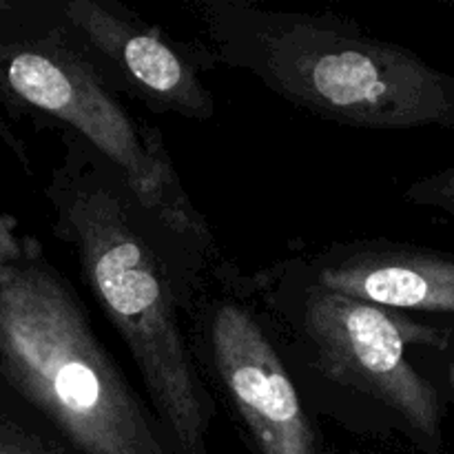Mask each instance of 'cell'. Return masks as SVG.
<instances>
[{
  "label": "cell",
  "instance_id": "cell-1",
  "mask_svg": "<svg viewBox=\"0 0 454 454\" xmlns=\"http://www.w3.org/2000/svg\"><path fill=\"white\" fill-rule=\"evenodd\" d=\"M44 198L53 235L71 248L84 286L127 346L176 454H208L217 403L186 319L204 273L186 264L124 177L74 133L62 131Z\"/></svg>",
  "mask_w": 454,
  "mask_h": 454
},
{
  "label": "cell",
  "instance_id": "cell-2",
  "mask_svg": "<svg viewBox=\"0 0 454 454\" xmlns=\"http://www.w3.org/2000/svg\"><path fill=\"white\" fill-rule=\"evenodd\" d=\"M213 67L251 74L297 109L353 129H454V75L328 12L195 0Z\"/></svg>",
  "mask_w": 454,
  "mask_h": 454
},
{
  "label": "cell",
  "instance_id": "cell-3",
  "mask_svg": "<svg viewBox=\"0 0 454 454\" xmlns=\"http://www.w3.org/2000/svg\"><path fill=\"white\" fill-rule=\"evenodd\" d=\"M0 390L78 454H176L44 247L0 215Z\"/></svg>",
  "mask_w": 454,
  "mask_h": 454
},
{
  "label": "cell",
  "instance_id": "cell-4",
  "mask_svg": "<svg viewBox=\"0 0 454 454\" xmlns=\"http://www.w3.org/2000/svg\"><path fill=\"white\" fill-rule=\"evenodd\" d=\"M251 279L319 419L442 454L446 403L411 362V315L324 286L297 255L253 270Z\"/></svg>",
  "mask_w": 454,
  "mask_h": 454
},
{
  "label": "cell",
  "instance_id": "cell-5",
  "mask_svg": "<svg viewBox=\"0 0 454 454\" xmlns=\"http://www.w3.org/2000/svg\"><path fill=\"white\" fill-rule=\"evenodd\" d=\"M0 91L98 151L186 264L198 273L211 269L220 257L213 229L186 193L160 129L137 118L51 27L38 20L35 29L4 38Z\"/></svg>",
  "mask_w": 454,
  "mask_h": 454
},
{
  "label": "cell",
  "instance_id": "cell-6",
  "mask_svg": "<svg viewBox=\"0 0 454 454\" xmlns=\"http://www.w3.org/2000/svg\"><path fill=\"white\" fill-rule=\"evenodd\" d=\"M186 319L204 384L251 454H337L284 357L251 273L217 257Z\"/></svg>",
  "mask_w": 454,
  "mask_h": 454
},
{
  "label": "cell",
  "instance_id": "cell-7",
  "mask_svg": "<svg viewBox=\"0 0 454 454\" xmlns=\"http://www.w3.org/2000/svg\"><path fill=\"white\" fill-rule=\"evenodd\" d=\"M51 27L118 96L191 122L215 118L204 82L213 67L202 44H186L114 0H58L38 7Z\"/></svg>",
  "mask_w": 454,
  "mask_h": 454
},
{
  "label": "cell",
  "instance_id": "cell-8",
  "mask_svg": "<svg viewBox=\"0 0 454 454\" xmlns=\"http://www.w3.org/2000/svg\"><path fill=\"white\" fill-rule=\"evenodd\" d=\"M297 257L341 295L395 313L454 319V253L395 239H350Z\"/></svg>",
  "mask_w": 454,
  "mask_h": 454
},
{
  "label": "cell",
  "instance_id": "cell-9",
  "mask_svg": "<svg viewBox=\"0 0 454 454\" xmlns=\"http://www.w3.org/2000/svg\"><path fill=\"white\" fill-rule=\"evenodd\" d=\"M408 355L417 371L434 386L446 408L454 406V319L411 315Z\"/></svg>",
  "mask_w": 454,
  "mask_h": 454
},
{
  "label": "cell",
  "instance_id": "cell-10",
  "mask_svg": "<svg viewBox=\"0 0 454 454\" xmlns=\"http://www.w3.org/2000/svg\"><path fill=\"white\" fill-rule=\"evenodd\" d=\"M0 454H78L44 421L0 390Z\"/></svg>",
  "mask_w": 454,
  "mask_h": 454
},
{
  "label": "cell",
  "instance_id": "cell-11",
  "mask_svg": "<svg viewBox=\"0 0 454 454\" xmlns=\"http://www.w3.org/2000/svg\"><path fill=\"white\" fill-rule=\"evenodd\" d=\"M403 200L411 207L454 217V164L411 182L403 189Z\"/></svg>",
  "mask_w": 454,
  "mask_h": 454
},
{
  "label": "cell",
  "instance_id": "cell-12",
  "mask_svg": "<svg viewBox=\"0 0 454 454\" xmlns=\"http://www.w3.org/2000/svg\"><path fill=\"white\" fill-rule=\"evenodd\" d=\"M3 43H4V35H3V31H0V49H3Z\"/></svg>",
  "mask_w": 454,
  "mask_h": 454
}]
</instances>
